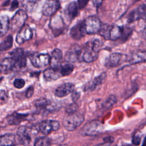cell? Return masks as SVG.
Segmentation results:
<instances>
[{
    "label": "cell",
    "instance_id": "6da1fadb",
    "mask_svg": "<svg viewBox=\"0 0 146 146\" xmlns=\"http://www.w3.org/2000/svg\"><path fill=\"white\" fill-rule=\"evenodd\" d=\"M84 120V116L79 113H67L63 119V125L66 129L69 131H73Z\"/></svg>",
    "mask_w": 146,
    "mask_h": 146
},
{
    "label": "cell",
    "instance_id": "7a4b0ae2",
    "mask_svg": "<svg viewBox=\"0 0 146 146\" xmlns=\"http://www.w3.org/2000/svg\"><path fill=\"white\" fill-rule=\"evenodd\" d=\"M103 126L98 120H92L84 125L80 131L82 136H95L103 132Z\"/></svg>",
    "mask_w": 146,
    "mask_h": 146
},
{
    "label": "cell",
    "instance_id": "3957f363",
    "mask_svg": "<svg viewBox=\"0 0 146 146\" xmlns=\"http://www.w3.org/2000/svg\"><path fill=\"white\" fill-rule=\"evenodd\" d=\"M83 23V27L86 34H94L98 33L101 27L100 20L95 16H91L86 18Z\"/></svg>",
    "mask_w": 146,
    "mask_h": 146
},
{
    "label": "cell",
    "instance_id": "277c9868",
    "mask_svg": "<svg viewBox=\"0 0 146 146\" xmlns=\"http://www.w3.org/2000/svg\"><path fill=\"white\" fill-rule=\"evenodd\" d=\"M27 15L26 13L22 10H18L11 18L10 22V28L14 31L19 30L25 25Z\"/></svg>",
    "mask_w": 146,
    "mask_h": 146
},
{
    "label": "cell",
    "instance_id": "5b68a950",
    "mask_svg": "<svg viewBox=\"0 0 146 146\" xmlns=\"http://www.w3.org/2000/svg\"><path fill=\"white\" fill-rule=\"evenodd\" d=\"M30 59L32 64L36 68L44 67L50 62V57L47 54H34L30 56Z\"/></svg>",
    "mask_w": 146,
    "mask_h": 146
},
{
    "label": "cell",
    "instance_id": "8992f818",
    "mask_svg": "<svg viewBox=\"0 0 146 146\" xmlns=\"http://www.w3.org/2000/svg\"><path fill=\"white\" fill-rule=\"evenodd\" d=\"M60 127L58 121L54 120H47L42 121L38 125V130L44 135H48L52 131H57Z\"/></svg>",
    "mask_w": 146,
    "mask_h": 146
},
{
    "label": "cell",
    "instance_id": "52a82bcc",
    "mask_svg": "<svg viewBox=\"0 0 146 146\" xmlns=\"http://www.w3.org/2000/svg\"><path fill=\"white\" fill-rule=\"evenodd\" d=\"M11 58L15 62V67L19 68H23L26 66V59L24 51L21 48L14 49L11 53Z\"/></svg>",
    "mask_w": 146,
    "mask_h": 146
},
{
    "label": "cell",
    "instance_id": "ba28073f",
    "mask_svg": "<svg viewBox=\"0 0 146 146\" xmlns=\"http://www.w3.org/2000/svg\"><path fill=\"white\" fill-rule=\"evenodd\" d=\"M59 0H47L42 7V13L46 17L54 14L60 8Z\"/></svg>",
    "mask_w": 146,
    "mask_h": 146
},
{
    "label": "cell",
    "instance_id": "9c48e42d",
    "mask_svg": "<svg viewBox=\"0 0 146 146\" xmlns=\"http://www.w3.org/2000/svg\"><path fill=\"white\" fill-rule=\"evenodd\" d=\"M33 36V33L31 29L28 25H24L19 29L15 40L17 43L21 44L26 41L31 39Z\"/></svg>",
    "mask_w": 146,
    "mask_h": 146
},
{
    "label": "cell",
    "instance_id": "30bf717a",
    "mask_svg": "<svg viewBox=\"0 0 146 146\" xmlns=\"http://www.w3.org/2000/svg\"><path fill=\"white\" fill-rule=\"evenodd\" d=\"M81 54V48L77 44H72L65 55V60L68 63H75L78 59Z\"/></svg>",
    "mask_w": 146,
    "mask_h": 146
},
{
    "label": "cell",
    "instance_id": "8fae6325",
    "mask_svg": "<svg viewBox=\"0 0 146 146\" xmlns=\"http://www.w3.org/2000/svg\"><path fill=\"white\" fill-rule=\"evenodd\" d=\"M59 66L60 65L45 70L43 72L44 79L47 81H53L62 77Z\"/></svg>",
    "mask_w": 146,
    "mask_h": 146
},
{
    "label": "cell",
    "instance_id": "7c38bea8",
    "mask_svg": "<svg viewBox=\"0 0 146 146\" xmlns=\"http://www.w3.org/2000/svg\"><path fill=\"white\" fill-rule=\"evenodd\" d=\"M107 76L106 72H103L102 74L96 77L92 80L87 83L84 87V90L86 91H93L96 88L100 86L105 80Z\"/></svg>",
    "mask_w": 146,
    "mask_h": 146
},
{
    "label": "cell",
    "instance_id": "4fadbf2b",
    "mask_svg": "<svg viewBox=\"0 0 146 146\" xmlns=\"http://www.w3.org/2000/svg\"><path fill=\"white\" fill-rule=\"evenodd\" d=\"M140 19H146V5H140L132 11L129 14L128 20L129 22H131Z\"/></svg>",
    "mask_w": 146,
    "mask_h": 146
},
{
    "label": "cell",
    "instance_id": "5bb4252c",
    "mask_svg": "<svg viewBox=\"0 0 146 146\" xmlns=\"http://www.w3.org/2000/svg\"><path fill=\"white\" fill-rule=\"evenodd\" d=\"M74 90V85L71 83H66L56 88L55 91V95L56 96L59 98L64 97L72 92Z\"/></svg>",
    "mask_w": 146,
    "mask_h": 146
},
{
    "label": "cell",
    "instance_id": "9a60e30c",
    "mask_svg": "<svg viewBox=\"0 0 146 146\" xmlns=\"http://www.w3.org/2000/svg\"><path fill=\"white\" fill-rule=\"evenodd\" d=\"M17 135L21 144L27 145L31 142V137L26 127L22 126L18 128L17 131Z\"/></svg>",
    "mask_w": 146,
    "mask_h": 146
},
{
    "label": "cell",
    "instance_id": "2e32d148",
    "mask_svg": "<svg viewBox=\"0 0 146 146\" xmlns=\"http://www.w3.org/2000/svg\"><path fill=\"white\" fill-rule=\"evenodd\" d=\"M15 67V62L13 58H5L0 62V74H7Z\"/></svg>",
    "mask_w": 146,
    "mask_h": 146
},
{
    "label": "cell",
    "instance_id": "e0dca14e",
    "mask_svg": "<svg viewBox=\"0 0 146 146\" xmlns=\"http://www.w3.org/2000/svg\"><path fill=\"white\" fill-rule=\"evenodd\" d=\"M146 62V51H136L132 53L129 60L131 64Z\"/></svg>",
    "mask_w": 146,
    "mask_h": 146
},
{
    "label": "cell",
    "instance_id": "ac0fdd59",
    "mask_svg": "<svg viewBox=\"0 0 146 146\" xmlns=\"http://www.w3.org/2000/svg\"><path fill=\"white\" fill-rule=\"evenodd\" d=\"M28 115L14 112L7 117V121L10 125H18L27 119Z\"/></svg>",
    "mask_w": 146,
    "mask_h": 146
},
{
    "label": "cell",
    "instance_id": "d6986e66",
    "mask_svg": "<svg viewBox=\"0 0 146 146\" xmlns=\"http://www.w3.org/2000/svg\"><path fill=\"white\" fill-rule=\"evenodd\" d=\"M86 34L84 27L83 23H79L75 26H74L70 32V34L72 37L75 39H79L82 36H83Z\"/></svg>",
    "mask_w": 146,
    "mask_h": 146
},
{
    "label": "cell",
    "instance_id": "ffe728a7",
    "mask_svg": "<svg viewBox=\"0 0 146 146\" xmlns=\"http://www.w3.org/2000/svg\"><path fill=\"white\" fill-rule=\"evenodd\" d=\"M10 27L9 18L6 15L0 17V37L5 35Z\"/></svg>",
    "mask_w": 146,
    "mask_h": 146
},
{
    "label": "cell",
    "instance_id": "44dd1931",
    "mask_svg": "<svg viewBox=\"0 0 146 146\" xmlns=\"http://www.w3.org/2000/svg\"><path fill=\"white\" fill-rule=\"evenodd\" d=\"M98 57V52H96L92 50L91 47L85 51L83 54V60L86 63H91L95 60Z\"/></svg>",
    "mask_w": 146,
    "mask_h": 146
},
{
    "label": "cell",
    "instance_id": "7402d4cb",
    "mask_svg": "<svg viewBox=\"0 0 146 146\" xmlns=\"http://www.w3.org/2000/svg\"><path fill=\"white\" fill-rule=\"evenodd\" d=\"M123 33V29L117 26H111L109 38L111 40H116L120 38Z\"/></svg>",
    "mask_w": 146,
    "mask_h": 146
},
{
    "label": "cell",
    "instance_id": "603a6c76",
    "mask_svg": "<svg viewBox=\"0 0 146 146\" xmlns=\"http://www.w3.org/2000/svg\"><path fill=\"white\" fill-rule=\"evenodd\" d=\"M15 141V136L11 133H6L0 136V145H14Z\"/></svg>",
    "mask_w": 146,
    "mask_h": 146
},
{
    "label": "cell",
    "instance_id": "cb8c5ba5",
    "mask_svg": "<svg viewBox=\"0 0 146 146\" xmlns=\"http://www.w3.org/2000/svg\"><path fill=\"white\" fill-rule=\"evenodd\" d=\"M78 7L79 6L78 3L74 1L71 2L68 5L67 9V14L71 21L77 16L78 13Z\"/></svg>",
    "mask_w": 146,
    "mask_h": 146
},
{
    "label": "cell",
    "instance_id": "d4e9b609",
    "mask_svg": "<svg viewBox=\"0 0 146 146\" xmlns=\"http://www.w3.org/2000/svg\"><path fill=\"white\" fill-rule=\"evenodd\" d=\"M121 58V55L118 52H114L111 54L108 59L107 65L109 67H113L116 66Z\"/></svg>",
    "mask_w": 146,
    "mask_h": 146
},
{
    "label": "cell",
    "instance_id": "484cf974",
    "mask_svg": "<svg viewBox=\"0 0 146 146\" xmlns=\"http://www.w3.org/2000/svg\"><path fill=\"white\" fill-rule=\"evenodd\" d=\"M12 45L13 37L11 35H9L0 43V54L9 50L12 47Z\"/></svg>",
    "mask_w": 146,
    "mask_h": 146
},
{
    "label": "cell",
    "instance_id": "4316f807",
    "mask_svg": "<svg viewBox=\"0 0 146 146\" xmlns=\"http://www.w3.org/2000/svg\"><path fill=\"white\" fill-rule=\"evenodd\" d=\"M60 73L62 76L70 75L74 70V66L70 63L65 64L64 65L59 66Z\"/></svg>",
    "mask_w": 146,
    "mask_h": 146
},
{
    "label": "cell",
    "instance_id": "83f0119b",
    "mask_svg": "<svg viewBox=\"0 0 146 146\" xmlns=\"http://www.w3.org/2000/svg\"><path fill=\"white\" fill-rule=\"evenodd\" d=\"M51 100H47L44 98L38 99L35 102V106L39 110L46 111L47 107L51 103Z\"/></svg>",
    "mask_w": 146,
    "mask_h": 146
},
{
    "label": "cell",
    "instance_id": "f1b7e54d",
    "mask_svg": "<svg viewBox=\"0 0 146 146\" xmlns=\"http://www.w3.org/2000/svg\"><path fill=\"white\" fill-rule=\"evenodd\" d=\"M62 57V52L58 48H55L54 50V51L52 52V58L50 59V60H52L53 62L55 63V65L53 67H56L59 66L58 62L61 59Z\"/></svg>",
    "mask_w": 146,
    "mask_h": 146
},
{
    "label": "cell",
    "instance_id": "f546056e",
    "mask_svg": "<svg viewBox=\"0 0 146 146\" xmlns=\"http://www.w3.org/2000/svg\"><path fill=\"white\" fill-rule=\"evenodd\" d=\"M51 143V140L47 137H40L37 138L34 142V145H49Z\"/></svg>",
    "mask_w": 146,
    "mask_h": 146
},
{
    "label": "cell",
    "instance_id": "4dcf8cb0",
    "mask_svg": "<svg viewBox=\"0 0 146 146\" xmlns=\"http://www.w3.org/2000/svg\"><path fill=\"white\" fill-rule=\"evenodd\" d=\"M111 26L109 25H103V26H101L100 29L99 30L100 34L103 36L106 39H110V31L111 30Z\"/></svg>",
    "mask_w": 146,
    "mask_h": 146
},
{
    "label": "cell",
    "instance_id": "1f68e13d",
    "mask_svg": "<svg viewBox=\"0 0 146 146\" xmlns=\"http://www.w3.org/2000/svg\"><path fill=\"white\" fill-rule=\"evenodd\" d=\"M103 43H102L101 40L99 39H96L95 40H94L92 41V42L91 43V48L94 50V51L98 52L99 51L100 49L101 46H102Z\"/></svg>",
    "mask_w": 146,
    "mask_h": 146
},
{
    "label": "cell",
    "instance_id": "d6a6232c",
    "mask_svg": "<svg viewBox=\"0 0 146 146\" xmlns=\"http://www.w3.org/2000/svg\"><path fill=\"white\" fill-rule=\"evenodd\" d=\"M78 104L74 102V103L68 105V106L66 108V112L67 113H74L76 111V110H78Z\"/></svg>",
    "mask_w": 146,
    "mask_h": 146
},
{
    "label": "cell",
    "instance_id": "836d02e7",
    "mask_svg": "<svg viewBox=\"0 0 146 146\" xmlns=\"http://www.w3.org/2000/svg\"><path fill=\"white\" fill-rule=\"evenodd\" d=\"M116 102V98L113 96V95H110L108 99L106 100L105 104H104V106L106 108H109L110 107H111L112 106H113L114 104H115V103Z\"/></svg>",
    "mask_w": 146,
    "mask_h": 146
},
{
    "label": "cell",
    "instance_id": "e575fe53",
    "mask_svg": "<svg viewBox=\"0 0 146 146\" xmlns=\"http://www.w3.org/2000/svg\"><path fill=\"white\" fill-rule=\"evenodd\" d=\"M13 84L17 88H21L25 85V82L22 79H15L14 80Z\"/></svg>",
    "mask_w": 146,
    "mask_h": 146
},
{
    "label": "cell",
    "instance_id": "d590c367",
    "mask_svg": "<svg viewBox=\"0 0 146 146\" xmlns=\"http://www.w3.org/2000/svg\"><path fill=\"white\" fill-rule=\"evenodd\" d=\"M141 141V137L138 134H135L132 136V142L134 145H139L140 144Z\"/></svg>",
    "mask_w": 146,
    "mask_h": 146
},
{
    "label": "cell",
    "instance_id": "8d00e7d4",
    "mask_svg": "<svg viewBox=\"0 0 146 146\" xmlns=\"http://www.w3.org/2000/svg\"><path fill=\"white\" fill-rule=\"evenodd\" d=\"M89 0H77L78 5L79 9L84 8L88 3Z\"/></svg>",
    "mask_w": 146,
    "mask_h": 146
},
{
    "label": "cell",
    "instance_id": "74e56055",
    "mask_svg": "<svg viewBox=\"0 0 146 146\" xmlns=\"http://www.w3.org/2000/svg\"><path fill=\"white\" fill-rule=\"evenodd\" d=\"M80 97V94L79 92H78L77 91H73L72 92V95H71V99L72 100V101L76 102Z\"/></svg>",
    "mask_w": 146,
    "mask_h": 146
},
{
    "label": "cell",
    "instance_id": "f35d334b",
    "mask_svg": "<svg viewBox=\"0 0 146 146\" xmlns=\"http://www.w3.org/2000/svg\"><path fill=\"white\" fill-rule=\"evenodd\" d=\"M33 94H34V87L31 86L27 89V90L26 91V98H29L32 96Z\"/></svg>",
    "mask_w": 146,
    "mask_h": 146
},
{
    "label": "cell",
    "instance_id": "ab89813d",
    "mask_svg": "<svg viewBox=\"0 0 146 146\" xmlns=\"http://www.w3.org/2000/svg\"><path fill=\"white\" fill-rule=\"evenodd\" d=\"M7 95L6 93V92L4 90H1L0 91V100L6 101L7 100Z\"/></svg>",
    "mask_w": 146,
    "mask_h": 146
},
{
    "label": "cell",
    "instance_id": "60d3db41",
    "mask_svg": "<svg viewBox=\"0 0 146 146\" xmlns=\"http://www.w3.org/2000/svg\"><path fill=\"white\" fill-rule=\"evenodd\" d=\"M18 5H19L18 1L17 0H13L11 2V10H15L17 8H18Z\"/></svg>",
    "mask_w": 146,
    "mask_h": 146
},
{
    "label": "cell",
    "instance_id": "b9f144b4",
    "mask_svg": "<svg viewBox=\"0 0 146 146\" xmlns=\"http://www.w3.org/2000/svg\"><path fill=\"white\" fill-rule=\"evenodd\" d=\"M104 143H107L108 144H111L113 141V138L112 136H107L103 139Z\"/></svg>",
    "mask_w": 146,
    "mask_h": 146
},
{
    "label": "cell",
    "instance_id": "7bdbcfd3",
    "mask_svg": "<svg viewBox=\"0 0 146 146\" xmlns=\"http://www.w3.org/2000/svg\"><path fill=\"white\" fill-rule=\"evenodd\" d=\"M92 1H93L94 5L96 7H98L102 3V2L103 1V0H92Z\"/></svg>",
    "mask_w": 146,
    "mask_h": 146
},
{
    "label": "cell",
    "instance_id": "ee69618b",
    "mask_svg": "<svg viewBox=\"0 0 146 146\" xmlns=\"http://www.w3.org/2000/svg\"><path fill=\"white\" fill-rule=\"evenodd\" d=\"M142 35H143V36L146 39V27L143 30V33H142Z\"/></svg>",
    "mask_w": 146,
    "mask_h": 146
},
{
    "label": "cell",
    "instance_id": "f6af8a7d",
    "mask_svg": "<svg viewBox=\"0 0 146 146\" xmlns=\"http://www.w3.org/2000/svg\"><path fill=\"white\" fill-rule=\"evenodd\" d=\"M143 145H146V137H145V139H144V141H143V143L142 144Z\"/></svg>",
    "mask_w": 146,
    "mask_h": 146
},
{
    "label": "cell",
    "instance_id": "bcb514c9",
    "mask_svg": "<svg viewBox=\"0 0 146 146\" xmlns=\"http://www.w3.org/2000/svg\"><path fill=\"white\" fill-rule=\"evenodd\" d=\"M2 79H3V77H1V78H0V83L1 82V81H2Z\"/></svg>",
    "mask_w": 146,
    "mask_h": 146
}]
</instances>
